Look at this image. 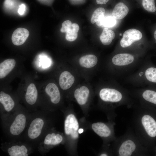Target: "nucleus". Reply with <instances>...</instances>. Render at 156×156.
Here are the masks:
<instances>
[{"label":"nucleus","instance_id":"obj_1","mask_svg":"<svg viewBox=\"0 0 156 156\" xmlns=\"http://www.w3.org/2000/svg\"><path fill=\"white\" fill-rule=\"evenodd\" d=\"M131 127L142 144L152 155L156 141V109L139 103L133 107Z\"/></svg>","mask_w":156,"mask_h":156},{"label":"nucleus","instance_id":"obj_2","mask_svg":"<svg viewBox=\"0 0 156 156\" xmlns=\"http://www.w3.org/2000/svg\"><path fill=\"white\" fill-rule=\"evenodd\" d=\"M99 96L101 100L106 104L104 109L110 121L114 120L116 115L115 109L121 106L132 108L135 104L130 91L120 84L114 88H104L100 90Z\"/></svg>","mask_w":156,"mask_h":156},{"label":"nucleus","instance_id":"obj_3","mask_svg":"<svg viewBox=\"0 0 156 156\" xmlns=\"http://www.w3.org/2000/svg\"><path fill=\"white\" fill-rule=\"evenodd\" d=\"M113 155L117 156H147L151 155L148 149L141 143L131 127L114 141Z\"/></svg>","mask_w":156,"mask_h":156},{"label":"nucleus","instance_id":"obj_4","mask_svg":"<svg viewBox=\"0 0 156 156\" xmlns=\"http://www.w3.org/2000/svg\"><path fill=\"white\" fill-rule=\"evenodd\" d=\"M139 69L125 79L127 83L135 87L156 85V66L150 60L143 61Z\"/></svg>","mask_w":156,"mask_h":156},{"label":"nucleus","instance_id":"obj_5","mask_svg":"<svg viewBox=\"0 0 156 156\" xmlns=\"http://www.w3.org/2000/svg\"><path fill=\"white\" fill-rule=\"evenodd\" d=\"M138 57L129 53H120L113 57L111 62L120 76L141 64L143 61Z\"/></svg>","mask_w":156,"mask_h":156},{"label":"nucleus","instance_id":"obj_6","mask_svg":"<svg viewBox=\"0 0 156 156\" xmlns=\"http://www.w3.org/2000/svg\"><path fill=\"white\" fill-rule=\"evenodd\" d=\"M131 96L139 103L156 109V85L148 86L130 91Z\"/></svg>","mask_w":156,"mask_h":156},{"label":"nucleus","instance_id":"obj_7","mask_svg":"<svg viewBox=\"0 0 156 156\" xmlns=\"http://www.w3.org/2000/svg\"><path fill=\"white\" fill-rule=\"evenodd\" d=\"M115 123L113 121L108 122H98L92 123L91 127L94 131L103 140L105 144L114 141L117 138L114 131Z\"/></svg>","mask_w":156,"mask_h":156},{"label":"nucleus","instance_id":"obj_8","mask_svg":"<svg viewBox=\"0 0 156 156\" xmlns=\"http://www.w3.org/2000/svg\"><path fill=\"white\" fill-rule=\"evenodd\" d=\"M79 124L75 115L73 113L68 114L64 122V131L66 135L71 140L75 141L79 137Z\"/></svg>","mask_w":156,"mask_h":156},{"label":"nucleus","instance_id":"obj_9","mask_svg":"<svg viewBox=\"0 0 156 156\" xmlns=\"http://www.w3.org/2000/svg\"><path fill=\"white\" fill-rule=\"evenodd\" d=\"M142 37V34L140 31L134 29H128L124 33L120 45L123 48L129 47L141 40Z\"/></svg>","mask_w":156,"mask_h":156},{"label":"nucleus","instance_id":"obj_10","mask_svg":"<svg viewBox=\"0 0 156 156\" xmlns=\"http://www.w3.org/2000/svg\"><path fill=\"white\" fill-rule=\"evenodd\" d=\"M79 26L77 23H72L69 20L64 21L62 24L60 31L66 33L65 38L69 41H73L77 38Z\"/></svg>","mask_w":156,"mask_h":156},{"label":"nucleus","instance_id":"obj_11","mask_svg":"<svg viewBox=\"0 0 156 156\" xmlns=\"http://www.w3.org/2000/svg\"><path fill=\"white\" fill-rule=\"evenodd\" d=\"M26 122V118L24 115L21 114L17 115L10 126L11 133L14 135L20 134L24 129Z\"/></svg>","mask_w":156,"mask_h":156},{"label":"nucleus","instance_id":"obj_12","mask_svg":"<svg viewBox=\"0 0 156 156\" xmlns=\"http://www.w3.org/2000/svg\"><path fill=\"white\" fill-rule=\"evenodd\" d=\"M44 125L43 120L41 118H37L31 122L28 131L29 138L35 139L39 137L41 132Z\"/></svg>","mask_w":156,"mask_h":156},{"label":"nucleus","instance_id":"obj_13","mask_svg":"<svg viewBox=\"0 0 156 156\" xmlns=\"http://www.w3.org/2000/svg\"><path fill=\"white\" fill-rule=\"evenodd\" d=\"M29 35V31L27 29L23 28H18L15 30L12 34V42L14 45H21L25 42Z\"/></svg>","mask_w":156,"mask_h":156},{"label":"nucleus","instance_id":"obj_14","mask_svg":"<svg viewBox=\"0 0 156 156\" xmlns=\"http://www.w3.org/2000/svg\"><path fill=\"white\" fill-rule=\"evenodd\" d=\"M45 91L50 97L51 102L55 104L58 103L61 99V95L58 88L54 83L48 84L45 88Z\"/></svg>","mask_w":156,"mask_h":156},{"label":"nucleus","instance_id":"obj_15","mask_svg":"<svg viewBox=\"0 0 156 156\" xmlns=\"http://www.w3.org/2000/svg\"><path fill=\"white\" fill-rule=\"evenodd\" d=\"M90 91L85 86L76 89L74 93V97L78 103L83 106L86 104L89 96Z\"/></svg>","mask_w":156,"mask_h":156},{"label":"nucleus","instance_id":"obj_16","mask_svg":"<svg viewBox=\"0 0 156 156\" xmlns=\"http://www.w3.org/2000/svg\"><path fill=\"white\" fill-rule=\"evenodd\" d=\"M75 80L74 77L70 73L66 71H63L60 76V86L62 90H67L72 86Z\"/></svg>","mask_w":156,"mask_h":156},{"label":"nucleus","instance_id":"obj_17","mask_svg":"<svg viewBox=\"0 0 156 156\" xmlns=\"http://www.w3.org/2000/svg\"><path fill=\"white\" fill-rule=\"evenodd\" d=\"M16 61L13 59L5 60L0 64V78L5 77L13 69L16 65Z\"/></svg>","mask_w":156,"mask_h":156},{"label":"nucleus","instance_id":"obj_18","mask_svg":"<svg viewBox=\"0 0 156 156\" xmlns=\"http://www.w3.org/2000/svg\"><path fill=\"white\" fill-rule=\"evenodd\" d=\"M129 11L128 7L123 2H120L115 6L112 11V15L115 19L120 20L126 16Z\"/></svg>","mask_w":156,"mask_h":156},{"label":"nucleus","instance_id":"obj_19","mask_svg":"<svg viewBox=\"0 0 156 156\" xmlns=\"http://www.w3.org/2000/svg\"><path fill=\"white\" fill-rule=\"evenodd\" d=\"M38 95V91L35 85L33 83H30L27 87L25 95L26 102L31 105L34 104L37 100Z\"/></svg>","mask_w":156,"mask_h":156},{"label":"nucleus","instance_id":"obj_20","mask_svg":"<svg viewBox=\"0 0 156 156\" xmlns=\"http://www.w3.org/2000/svg\"><path fill=\"white\" fill-rule=\"evenodd\" d=\"M97 62V57L92 54L83 56L79 60V64L81 66L87 68L93 67L96 64Z\"/></svg>","mask_w":156,"mask_h":156},{"label":"nucleus","instance_id":"obj_21","mask_svg":"<svg viewBox=\"0 0 156 156\" xmlns=\"http://www.w3.org/2000/svg\"><path fill=\"white\" fill-rule=\"evenodd\" d=\"M0 102L7 112L10 111L15 105L14 102L11 96L3 91L0 92Z\"/></svg>","mask_w":156,"mask_h":156},{"label":"nucleus","instance_id":"obj_22","mask_svg":"<svg viewBox=\"0 0 156 156\" xmlns=\"http://www.w3.org/2000/svg\"><path fill=\"white\" fill-rule=\"evenodd\" d=\"M115 36L114 32L105 27L100 35V39L101 43L105 45H109Z\"/></svg>","mask_w":156,"mask_h":156},{"label":"nucleus","instance_id":"obj_23","mask_svg":"<svg viewBox=\"0 0 156 156\" xmlns=\"http://www.w3.org/2000/svg\"><path fill=\"white\" fill-rule=\"evenodd\" d=\"M105 9L101 7L97 8L93 12L91 17L90 21L92 23H96L98 26L102 25V23L105 17Z\"/></svg>","mask_w":156,"mask_h":156},{"label":"nucleus","instance_id":"obj_24","mask_svg":"<svg viewBox=\"0 0 156 156\" xmlns=\"http://www.w3.org/2000/svg\"><path fill=\"white\" fill-rule=\"evenodd\" d=\"M63 140V137L61 135L53 133L46 135L44 142L46 145H56L61 143Z\"/></svg>","mask_w":156,"mask_h":156},{"label":"nucleus","instance_id":"obj_25","mask_svg":"<svg viewBox=\"0 0 156 156\" xmlns=\"http://www.w3.org/2000/svg\"><path fill=\"white\" fill-rule=\"evenodd\" d=\"M8 153L10 156H27V149L23 145L20 146L14 145L9 148L8 150Z\"/></svg>","mask_w":156,"mask_h":156},{"label":"nucleus","instance_id":"obj_26","mask_svg":"<svg viewBox=\"0 0 156 156\" xmlns=\"http://www.w3.org/2000/svg\"><path fill=\"white\" fill-rule=\"evenodd\" d=\"M142 4L144 9L148 12L154 13L156 11L155 0H142Z\"/></svg>","mask_w":156,"mask_h":156},{"label":"nucleus","instance_id":"obj_27","mask_svg":"<svg viewBox=\"0 0 156 156\" xmlns=\"http://www.w3.org/2000/svg\"><path fill=\"white\" fill-rule=\"evenodd\" d=\"M116 22V19L113 16H105L102 25L107 28L111 27L114 26Z\"/></svg>","mask_w":156,"mask_h":156},{"label":"nucleus","instance_id":"obj_28","mask_svg":"<svg viewBox=\"0 0 156 156\" xmlns=\"http://www.w3.org/2000/svg\"><path fill=\"white\" fill-rule=\"evenodd\" d=\"M25 6L24 4H21L20 6L18 12L20 15H23L25 12Z\"/></svg>","mask_w":156,"mask_h":156},{"label":"nucleus","instance_id":"obj_29","mask_svg":"<svg viewBox=\"0 0 156 156\" xmlns=\"http://www.w3.org/2000/svg\"><path fill=\"white\" fill-rule=\"evenodd\" d=\"M109 0H96L97 4L100 5L105 4Z\"/></svg>","mask_w":156,"mask_h":156},{"label":"nucleus","instance_id":"obj_30","mask_svg":"<svg viewBox=\"0 0 156 156\" xmlns=\"http://www.w3.org/2000/svg\"><path fill=\"white\" fill-rule=\"evenodd\" d=\"M152 155L156 156V145L155 146L152 152Z\"/></svg>","mask_w":156,"mask_h":156},{"label":"nucleus","instance_id":"obj_31","mask_svg":"<svg viewBox=\"0 0 156 156\" xmlns=\"http://www.w3.org/2000/svg\"><path fill=\"white\" fill-rule=\"evenodd\" d=\"M154 38L155 40V43H156V29L154 31Z\"/></svg>","mask_w":156,"mask_h":156},{"label":"nucleus","instance_id":"obj_32","mask_svg":"<svg viewBox=\"0 0 156 156\" xmlns=\"http://www.w3.org/2000/svg\"><path fill=\"white\" fill-rule=\"evenodd\" d=\"M83 129L82 128L79 129L78 130V133L79 134H81L83 132Z\"/></svg>","mask_w":156,"mask_h":156}]
</instances>
